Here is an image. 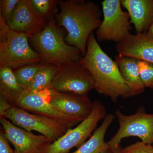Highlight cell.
Masks as SVG:
<instances>
[{"label":"cell","mask_w":153,"mask_h":153,"mask_svg":"<svg viewBox=\"0 0 153 153\" xmlns=\"http://www.w3.org/2000/svg\"><path fill=\"white\" fill-rule=\"evenodd\" d=\"M115 114L119 128L108 142L110 149L119 146L123 139L130 137H137L144 143L153 144V114L147 113L144 107H139L134 114H124L119 109Z\"/></svg>","instance_id":"5b68a950"},{"label":"cell","mask_w":153,"mask_h":153,"mask_svg":"<svg viewBox=\"0 0 153 153\" xmlns=\"http://www.w3.org/2000/svg\"><path fill=\"white\" fill-rule=\"evenodd\" d=\"M58 7L56 24L66 30L65 41L78 48L84 56L89 36L102 22V10L96 3L85 0H60Z\"/></svg>","instance_id":"6da1fadb"},{"label":"cell","mask_w":153,"mask_h":153,"mask_svg":"<svg viewBox=\"0 0 153 153\" xmlns=\"http://www.w3.org/2000/svg\"><path fill=\"white\" fill-rule=\"evenodd\" d=\"M41 63L26 65L18 68L13 71L14 75L17 81L24 90H26L32 82L40 68Z\"/></svg>","instance_id":"44dd1931"},{"label":"cell","mask_w":153,"mask_h":153,"mask_svg":"<svg viewBox=\"0 0 153 153\" xmlns=\"http://www.w3.org/2000/svg\"><path fill=\"white\" fill-rule=\"evenodd\" d=\"M79 61L92 74L94 89L99 93L114 102L120 97H130L129 89L117 64L102 50L93 33L88 40L86 53Z\"/></svg>","instance_id":"7a4b0ae2"},{"label":"cell","mask_w":153,"mask_h":153,"mask_svg":"<svg viewBox=\"0 0 153 153\" xmlns=\"http://www.w3.org/2000/svg\"><path fill=\"white\" fill-rule=\"evenodd\" d=\"M13 106L2 95L0 94V118L3 117L5 113Z\"/></svg>","instance_id":"4316f807"},{"label":"cell","mask_w":153,"mask_h":153,"mask_svg":"<svg viewBox=\"0 0 153 153\" xmlns=\"http://www.w3.org/2000/svg\"><path fill=\"white\" fill-rule=\"evenodd\" d=\"M101 4L103 18L96 31L97 40L120 43L131 35L129 15L122 10L121 0H105Z\"/></svg>","instance_id":"8992f818"},{"label":"cell","mask_w":153,"mask_h":153,"mask_svg":"<svg viewBox=\"0 0 153 153\" xmlns=\"http://www.w3.org/2000/svg\"><path fill=\"white\" fill-rule=\"evenodd\" d=\"M122 152L123 153H153V146L152 145L137 141L122 148Z\"/></svg>","instance_id":"cb8c5ba5"},{"label":"cell","mask_w":153,"mask_h":153,"mask_svg":"<svg viewBox=\"0 0 153 153\" xmlns=\"http://www.w3.org/2000/svg\"><path fill=\"white\" fill-rule=\"evenodd\" d=\"M48 22L37 13L30 0H20L7 25L11 30L30 39L41 32Z\"/></svg>","instance_id":"4fadbf2b"},{"label":"cell","mask_w":153,"mask_h":153,"mask_svg":"<svg viewBox=\"0 0 153 153\" xmlns=\"http://www.w3.org/2000/svg\"><path fill=\"white\" fill-rule=\"evenodd\" d=\"M114 61L129 89L130 97L142 93L146 88L140 75L138 66V60L118 55L116 56Z\"/></svg>","instance_id":"2e32d148"},{"label":"cell","mask_w":153,"mask_h":153,"mask_svg":"<svg viewBox=\"0 0 153 153\" xmlns=\"http://www.w3.org/2000/svg\"><path fill=\"white\" fill-rule=\"evenodd\" d=\"M58 69L49 89L88 95L94 89L93 76L79 62L71 61L58 65Z\"/></svg>","instance_id":"52a82bcc"},{"label":"cell","mask_w":153,"mask_h":153,"mask_svg":"<svg viewBox=\"0 0 153 153\" xmlns=\"http://www.w3.org/2000/svg\"><path fill=\"white\" fill-rule=\"evenodd\" d=\"M110 150L112 153H123L122 152V148L121 146L120 145L115 147L111 149Z\"/></svg>","instance_id":"83f0119b"},{"label":"cell","mask_w":153,"mask_h":153,"mask_svg":"<svg viewBox=\"0 0 153 153\" xmlns=\"http://www.w3.org/2000/svg\"><path fill=\"white\" fill-rule=\"evenodd\" d=\"M58 69V66L56 64L41 62L39 70L26 91L39 92L49 89Z\"/></svg>","instance_id":"d6986e66"},{"label":"cell","mask_w":153,"mask_h":153,"mask_svg":"<svg viewBox=\"0 0 153 153\" xmlns=\"http://www.w3.org/2000/svg\"><path fill=\"white\" fill-rule=\"evenodd\" d=\"M114 118L113 114L107 115L101 125L96 129L90 138L71 153H102L110 149L108 142L105 141V137Z\"/></svg>","instance_id":"e0dca14e"},{"label":"cell","mask_w":153,"mask_h":153,"mask_svg":"<svg viewBox=\"0 0 153 153\" xmlns=\"http://www.w3.org/2000/svg\"><path fill=\"white\" fill-rule=\"evenodd\" d=\"M25 91L17 81L12 68L0 67V94L14 105Z\"/></svg>","instance_id":"ac0fdd59"},{"label":"cell","mask_w":153,"mask_h":153,"mask_svg":"<svg viewBox=\"0 0 153 153\" xmlns=\"http://www.w3.org/2000/svg\"><path fill=\"white\" fill-rule=\"evenodd\" d=\"M104 105L96 100L93 102V109L89 115L76 127L70 128L66 133L44 146L41 153H68L74 147L78 148L91 136L101 120L107 116Z\"/></svg>","instance_id":"277c9868"},{"label":"cell","mask_w":153,"mask_h":153,"mask_svg":"<svg viewBox=\"0 0 153 153\" xmlns=\"http://www.w3.org/2000/svg\"><path fill=\"white\" fill-rule=\"evenodd\" d=\"M10 30L2 17L0 16V44L4 43L6 41L8 34Z\"/></svg>","instance_id":"484cf974"},{"label":"cell","mask_w":153,"mask_h":153,"mask_svg":"<svg viewBox=\"0 0 153 153\" xmlns=\"http://www.w3.org/2000/svg\"><path fill=\"white\" fill-rule=\"evenodd\" d=\"M66 32L57 26L54 18L48 21L45 28L31 39L42 62L58 65L79 61L82 56L78 48L67 44Z\"/></svg>","instance_id":"3957f363"},{"label":"cell","mask_w":153,"mask_h":153,"mask_svg":"<svg viewBox=\"0 0 153 153\" xmlns=\"http://www.w3.org/2000/svg\"><path fill=\"white\" fill-rule=\"evenodd\" d=\"M49 93V89L39 92H30L25 90L14 105L34 114L50 118L70 128L80 123L54 108L47 100Z\"/></svg>","instance_id":"8fae6325"},{"label":"cell","mask_w":153,"mask_h":153,"mask_svg":"<svg viewBox=\"0 0 153 153\" xmlns=\"http://www.w3.org/2000/svg\"><path fill=\"white\" fill-rule=\"evenodd\" d=\"M20 0H1L0 16L7 24L10 20L14 10Z\"/></svg>","instance_id":"603a6c76"},{"label":"cell","mask_w":153,"mask_h":153,"mask_svg":"<svg viewBox=\"0 0 153 153\" xmlns=\"http://www.w3.org/2000/svg\"><path fill=\"white\" fill-rule=\"evenodd\" d=\"M4 132H0V153H15L9 145Z\"/></svg>","instance_id":"d4e9b609"},{"label":"cell","mask_w":153,"mask_h":153,"mask_svg":"<svg viewBox=\"0 0 153 153\" xmlns=\"http://www.w3.org/2000/svg\"><path fill=\"white\" fill-rule=\"evenodd\" d=\"M28 36L10 30L4 43L0 44V67L18 68L42 62V58L29 45Z\"/></svg>","instance_id":"ba28073f"},{"label":"cell","mask_w":153,"mask_h":153,"mask_svg":"<svg viewBox=\"0 0 153 153\" xmlns=\"http://www.w3.org/2000/svg\"><path fill=\"white\" fill-rule=\"evenodd\" d=\"M3 117L21 128L30 132H38L54 141L63 136L70 128L50 118L30 113L15 105L5 113Z\"/></svg>","instance_id":"9c48e42d"},{"label":"cell","mask_w":153,"mask_h":153,"mask_svg":"<svg viewBox=\"0 0 153 153\" xmlns=\"http://www.w3.org/2000/svg\"><path fill=\"white\" fill-rule=\"evenodd\" d=\"M47 100L58 111L79 123L86 118L93 109V102L86 94L66 93L49 89Z\"/></svg>","instance_id":"30bf717a"},{"label":"cell","mask_w":153,"mask_h":153,"mask_svg":"<svg viewBox=\"0 0 153 153\" xmlns=\"http://www.w3.org/2000/svg\"><path fill=\"white\" fill-rule=\"evenodd\" d=\"M137 34L146 33L153 23V0H121Z\"/></svg>","instance_id":"9a60e30c"},{"label":"cell","mask_w":153,"mask_h":153,"mask_svg":"<svg viewBox=\"0 0 153 153\" xmlns=\"http://www.w3.org/2000/svg\"><path fill=\"white\" fill-rule=\"evenodd\" d=\"M102 153H112L110 149L108 150L105 151V152H103Z\"/></svg>","instance_id":"f546056e"},{"label":"cell","mask_w":153,"mask_h":153,"mask_svg":"<svg viewBox=\"0 0 153 153\" xmlns=\"http://www.w3.org/2000/svg\"><path fill=\"white\" fill-rule=\"evenodd\" d=\"M138 66L145 88L153 89V64L138 60Z\"/></svg>","instance_id":"7402d4cb"},{"label":"cell","mask_w":153,"mask_h":153,"mask_svg":"<svg viewBox=\"0 0 153 153\" xmlns=\"http://www.w3.org/2000/svg\"><path fill=\"white\" fill-rule=\"evenodd\" d=\"M0 122L6 139L13 146L15 153H41L44 146L54 142L43 135L21 128L6 118H0Z\"/></svg>","instance_id":"7c38bea8"},{"label":"cell","mask_w":153,"mask_h":153,"mask_svg":"<svg viewBox=\"0 0 153 153\" xmlns=\"http://www.w3.org/2000/svg\"><path fill=\"white\" fill-rule=\"evenodd\" d=\"M38 13L47 22L59 12V0H30Z\"/></svg>","instance_id":"ffe728a7"},{"label":"cell","mask_w":153,"mask_h":153,"mask_svg":"<svg viewBox=\"0 0 153 153\" xmlns=\"http://www.w3.org/2000/svg\"><path fill=\"white\" fill-rule=\"evenodd\" d=\"M116 49L118 55L153 64V39L146 33L130 35Z\"/></svg>","instance_id":"5bb4252c"},{"label":"cell","mask_w":153,"mask_h":153,"mask_svg":"<svg viewBox=\"0 0 153 153\" xmlns=\"http://www.w3.org/2000/svg\"><path fill=\"white\" fill-rule=\"evenodd\" d=\"M146 33L148 36L153 39V23Z\"/></svg>","instance_id":"f1b7e54d"}]
</instances>
